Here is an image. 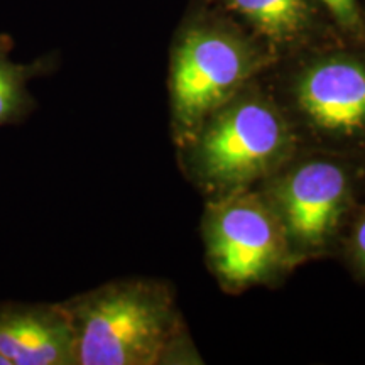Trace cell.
Wrapping results in <instances>:
<instances>
[{"mask_svg": "<svg viewBox=\"0 0 365 365\" xmlns=\"http://www.w3.org/2000/svg\"><path fill=\"white\" fill-rule=\"evenodd\" d=\"M61 303L75 336V365L198 362L168 281L113 279Z\"/></svg>", "mask_w": 365, "mask_h": 365, "instance_id": "1", "label": "cell"}, {"mask_svg": "<svg viewBox=\"0 0 365 365\" xmlns=\"http://www.w3.org/2000/svg\"><path fill=\"white\" fill-rule=\"evenodd\" d=\"M299 148L279 98L250 81L178 144L181 170L207 200L255 188Z\"/></svg>", "mask_w": 365, "mask_h": 365, "instance_id": "2", "label": "cell"}, {"mask_svg": "<svg viewBox=\"0 0 365 365\" xmlns=\"http://www.w3.org/2000/svg\"><path fill=\"white\" fill-rule=\"evenodd\" d=\"M365 164L357 158L303 145L255 188L276 213L296 264L339 254L359 207Z\"/></svg>", "mask_w": 365, "mask_h": 365, "instance_id": "3", "label": "cell"}, {"mask_svg": "<svg viewBox=\"0 0 365 365\" xmlns=\"http://www.w3.org/2000/svg\"><path fill=\"white\" fill-rule=\"evenodd\" d=\"M276 54L230 26L196 22L178 36L170 66L171 132L175 144L205 117L247 86Z\"/></svg>", "mask_w": 365, "mask_h": 365, "instance_id": "4", "label": "cell"}, {"mask_svg": "<svg viewBox=\"0 0 365 365\" xmlns=\"http://www.w3.org/2000/svg\"><path fill=\"white\" fill-rule=\"evenodd\" d=\"M205 259L225 293L274 286L298 266L276 213L257 188L207 200Z\"/></svg>", "mask_w": 365, "mask_h": 365, "instance_id": "5", "label": "cell"}, {"mask_svg": "<svg viewBox=\"0 0 365 365\" xmlns=\"http://www.w3.org/2000/svg\"><path fill=\"white\" fill-rule=\"evenodd\" d=\"M277 98L303 145L364 161L365 54L330 51L308 59Z\"/></svg>", "mask_w": 365, "mask_h": 365, "instance_id": "6", "label": "cell"}, {"mask_svg": "<svg viewBox=\"0 0 365 365\" xmlns=\"http://www.w3.org/2000/svg\"><path fill=\"white\" fill-rule=\"evenodd\" d=\"M0 355L9 365H75V336L63 303L0 301Z\"/></svg>", "mask_w": 365, "mask_h": 365, "instance_id": "7", "label": "cell"}, {"mask_svg": "<svg viewBox=\"0 0 365 365\" xmlns=\"http://www.w3.org/2000/svg\"><path fill=\"white\" fill-rule=\"evenodd\" d=\"M274 54L296 48L313 34L317 0H223Z\"/></svg>", "mask_w": 365, "mask_h": 365, "instance_id": "8", "label": "cell"}, {"mask_svg": "<svg viewBox=\"0 0 365 365\" xmlns=\"http://www.w3.org/2000/svg\"><path fill=\"white\" fill-rule=\"evenodd\" d=\"M44 73L43 63L21 65L9 56V44L0 39V129L22 125L38 110L31 81Z\"/></svg>", "mask_w": 365, "mask_h": 365, "instance_id": "9", "label": "cell"}, {"mask_svg": "<svg viewBox=\"0 0 365 365\" xmlns=\"http://www.w3.org/2000/svg\"><path fill=\"white\" fill-rule=\"evenodd\" d=\"M339 254L354 276L365 282V202L355 208L340 240Z\"/></svg>", "mask_w": 365, "mask_h": 365, "instance_id": "10", "label": "cell"}, {"mask_svg": "<svg viewBox=\"0 0 365 365\" xmlns=\"http://www.w3.org/2000/svg\"><path fill=\"white\" fill-rule=\"evenodd\" d=\"M317 4L325 7L341 33L355 41L365 39V19L359 0H317Z\"/></svg>", "mask_w": 365, "mask_h": 365, "instance_id": "11", "label": "cell"}, {"mask_svg": "<svg viewBox=\"0 0 365 365\" xmlns=\"http://www.w3.org/2000/svg\"><path fill=\"white\" fill-rule=\"evenodd\" d=\"M0 365H9V364H7V360H6V359H4V357H2V355H0Z\"/></svg>", "mask_w": 365, "mask_h": 365, "instance_id": "12", "label": "cell"}, {"mask_svg": "<svg viewBox=\"0 0 365 365\" xmlns=\"http://www.w3.org/2000/svg\"><path fill=\"white\" fill-rule=\"evenodd\" d=\"M364 164H365V159H364Z\"/></svg>", "mask_w": 365, "mask_h": 365, "instance_id": "13", "label": "cell"}]
</instances>
